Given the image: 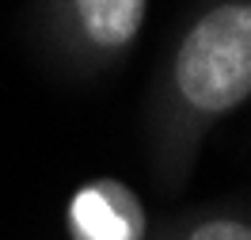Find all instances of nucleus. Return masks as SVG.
Returning <instances> with one entry per match:
<instances>
[{"mask_svg": "<svg viewBox=\"0 0 251 240\" xmlns=\"http://www.w3.org/2000/svg\"><path fill=\"white\" fill-rule=\"evenodd\" d=\"M152 0H31L27 38L57 80L88 84L137 50Z\"/></svg>", "mask_w": 251, "mask_h": 240, "instance_id": "obj_2", "label": "nucleus"}, {"mask_svg": "<svg viewBox=\"0 0 251 240\" xmlns=\"http://www.w3.org/2000/svg\"><path fill=\"white\" fill-rule=\"evenodd\" d=\"M248 99L251 0H194L145 96V149L164 191H183L205 137Z\"/></svg>", "mask_w": 251, "mask_h": 240, "instance_id": "obj_1", "label": "nucleus"}, {"mask_svg": "<svg viewBox=\"0 0 251 240\" xmlns=\"http://www.w3.org/2000/svg\"><path fill=\"white\" fill-rule=\"evenodd\" d=\"M69 240H149V206L118 176H92L65 198Z\"/></svg>", "mask_w": 251, "mask_h": 240, "instance_id": "obj_3", "label": "nucleus"}, {"mask_svg": "<svg viewBox=\"0 0 251 240\" xmlns=\"http://www.w3.org/2000/svg\"><path fill=\"white\" fill-rule=\"evenodd\" d=\"M149 240H251V210L232 202H202L172 213Z\"/></svg>", "mask_w": 251, "mask_h": 240, "instance_id": "obj_4", "label": "nucleus"}]
</instances>
